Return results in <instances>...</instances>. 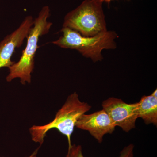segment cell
Returning a JSON list of instances; mask_svg holds the SVG:
<instances>
[{
    "label": "cell",
    "mask_w": 157,
    "mask_h": 157,
    "mask_svg": "<svg viewBox=\"0 0 157 157\" xmlns=\"http://www.w3.org/2000/svg\"><path fill=\"white\" fill-rule=\"evenodd\" d=\"M50 16V8L44 6L34 20L33 25L31 28L27 37V44L23 51L19 60L9 67V73L6 77L7 82H11L14 78H20L21 83L25 85L30 83L31 73L35 67V57L39 46L38 42L39 38L49 33L52 25L48 21Z\"/></svg>",
    "instance_id": "cell-1"
},
{
    "label": "cell",
    "mask_w": 157,
    "mask_h": 157,
    "mask_svg": "<svg viewBox=\"0 0 157 157\" xmlns=\"http://www.w3.org/2000/svg\"><path fill=\"white\" fill-rule=\"evenodd\" d=\"M91 109L87 103L79 100L78 95L73 93L68 96L65 104L57 113L52 121L42 126H33L29 129L32 140L42 145L46 133L52 129H56L67 138L68 147L72 145L71 136L76 122L81 115Z\"/></svg>",
    "instance_id": "cell-2"
},
{
    "label": "cell",
    "mask_w": 157,
    "mask_h": 157,
    "mask_svg": "<svg viewBox=\"0 0 157 157\" xmlns=\"http://www.w3.org/2000/svg\"><path fill=\"white\" fill-rule=\"evenodd\" d=\"M63 35L52 43L62 48L75 49L93 61L103 59L101 52L104 49L116 48L115 39L117 35L113 31H106L96 36L85 37L68 28L63 27Z\"/></svg>",
    "instance_id": "cell-3"
},
{
    "label": "cell",
    "mask_w": 157,
    "mask_h": 157,
    "mask_svg": "<svg viewBox=\"0 0 157 157\" xmlns=\"http://www.w3.org/2000/svg\"><path fill=\"white\" fill-rule=\"evenodd\" d=\"M63 27L76 31L82 36L90 37L107 31L102 2L84 0L65 16Z\"/></svg>",
    "instance_id": "cell-4"
},
{
    "label": "cell",
    "mask_w": 157,
    "mask_h": 157,
    "mask_svg": "<svg viewBox=\"0 0 157 157\" xmlns=\"http://www.w3.org/2000/svg\"><path fill=\"white\" fill-rule=\"evenodd\" d=\"M103 109L116 127L128 133L135 128L138 117V104H127L121 99L109 98L102 102Z\"/></svg>",
    "instance_id": "cell-5"
},
{
    "label": "cell",
    "mask_w": 157,
    "mask_h": 157,
    "mask_svg": "<svg viewBox=\"0 0 157 157\" xmlns=\"http://www.w3.org/2000/svg\"><path fill=\"white\" fill-rule=\"evenodd\" d=\"M34 21L32 16H27L18 28L7 35L0 42V69L9 68L15 63L11 60V57L16 48L20 47L27 37Z\"/></svg>",
    "instance_id": "cell-6"
},
{
    "label": "cell",
    "mask_w": 157,
    "mask_h": 157,
    "mask_svg": "<svg viewBox=\"0 0 157 157\" xmlns=\"http://www.w3.org/2000/svg\"><path fill=\"white\" fill-rule=\"evenodd\" d=\"M75 127L88 131L99 143L103 142L105 135L112 134L116 127L103 109L91 114L85 113L81 115Z\"/></svg>",
    "instance_id": "cell-7"
},
{
    "label": "cell",
    "mask_w": 157,
    "mask_h": 157,
    "mask_svg": "<svg viewBox=\"0 0 157 157\" xmlns=\"http://www.w3.org/2000/svg\"><path fill=\"white\" fill-rule=\"evenodd\" d=\"M138 117L146 124L157 125V98L152 95L144 96L137 102Z\"/></svg>",
    "instance_id": "cell-8"
},
{
    "label": "cell",
    "mask_w": 157,
    "mask_h": 157,
    "mask_svg": "<svg viewBox=\"0 0 157 157\" xmlns=\"http://www.w3.org/2000/svg\"><path fill=\"white\" fill-rule=\"evenodd\" d=\"M134 148L135 146L132 144L124 147L121 151L119 157H134ZM66 157H84L81 145L74 144L68 147L67 153Z\"/></svg>",
    "instance_id": "cell-9"
},
{
    "label": "cell",
    "mask_w": 157,
    "mask_h": 157,
    "mask_svg": "<svg viewBox=\"0 0 157 157\" xmlns=\"http://www.w3.org/2000/svg\"><path fill=\"white\" fill-rule=\"evenodd\" d=\"M39 147L37 148L36 150L33 152V153L30 156H29L28 157H36L37 153H38V150H39Z\"/></svg>",
    "instance_id": "cell-10"
},
{
    "label": "cell",
    "mask_w": 157,
    "mask_h": 157,
    "mask_svg": "<svg viewBox=\"0 0 157 157\" xmlns=\"http://www.w3.org/2000/svg\"><path fill=\"white\" fill-rule=\"evenodd\" d=\"M153 96H154L155 97H156V98H157V90L156 89L153 92V93L151 94Z\"/></svg>",
    "instance_id": "cell-11"
},
{
    "label": "cell",
    "mask_w": 157,
    "mask_h": 157,
    "mask_svg": "<svg viewBox=\"0 0 157 157\" xmlns=\"http://www.w3.org/2000/svg\"><path fill=\"white\" fill-rule=\"evenodd\" d=\"M100 1H101V2H110V1H112V0H100Z\"/></svg>",
    "instance_id": "cell-12"
}]
</instances>
